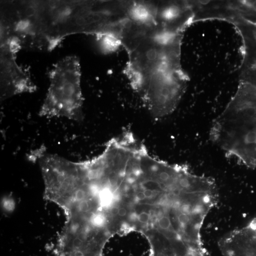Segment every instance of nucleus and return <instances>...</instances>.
<instances>
[{
  "label": "nucleus",
  "instance_id": "9",
  "mask_svg": "<svg viewBox=\"0 0 256 256\" xmlns=\"http://www.w3.org/2000/svg\"><path fill=\"white\" fill-rule=\"evenodd\" d=\"M149 213L146 212H142L139 213L138 216V220L141 223H146L149 220Z\"/></svg>",
  "mask_w": 256,
  "mask_h": 256
},
{
  "label": "nucleus",
  "instance_id": "13",
  "mask_svg": "<svg viewBox=\"0 0 256 256\" xmlns=\"http://www.w3.org/2000/svg\"><path fill=\"white\" fill-rule=\"evenodd\" d=\"M119 210V208L118 207H113V208H111L110 212L113 215L115 216L118 215Z\"/></svg>",
  "mask_w": 256,
  "mask_h": 256
},
{
  "label": "nucleus",
  "instance_id": "6",
  "mask_svg": "<svg viewBox=\"0 0 256 256\" xmlns=\"http://www.w3.org/2000/svg\"><path fill=\"white\" fill-rule=\"evenodd\" d=\"M158 5V1H128L127 18L143 25L155 26Z\"/></svg>",
  "mask_w": 256,
  "mask_h": 256
},
{
  "label": "nucleus",
  "instance_id": "1",
  "mask_svg": "<svg viewBox=\"0 0 256 256\" xmlns=\"http://www.w3.org/2000/svg\"><path fill=\"white\" fill-rule=\"evenodd\" d=\"M210 137L227 156L256 168V87L240 81L235 94L212 123Z\"/></svg>",
  "mask_w": 256,
  "mask_h": 256
},
{
  "label": "nucleus",
  "instance_id": "3",
  "mask_svg": "<svg viewBox=\"0 0 256 256\" xmlns=\"http://www.w3.org/2000/svg\"><path fill=\"white\" fill-rule=\"evenodd\" d=\"M188 81L180 61L167 62L152 73L136 92L150 114L161 118L176 109L186 90Z\"/></svg>",
  "mask_w": 256,
  "mask_h": 256
},
{
  "label": "nucleus",
  "instance_id": "8",
  "mask_svg": "<svg viewBox=\"0 0 256 256\" xmlns=\"http://www.w3.org/2000/svg\"><path fill=\"white\" fill-rule=\"evenodd\" d=\"M96 37L100 48L106 54L116 51L122 46L120 38L112 33L100 34Z\"/></svg>",
  "mask_w": 256,
  "mask_h": 256
},
{
  "label": "nucleus",
  "instance_id": "11",
  "mask_svg": "<svg viewBox=\"0 0 256 256\" xmlns=\"http://www.w3.org/2000/svg\"><path fill=\"white\" fill-rule=\"evenodd\" d=\"M136 196H137V198L139 200H143L145 198H146L145 196L143 191H138L136 193Z\"/></svg>",
  "mask_w": 256,
  "mask_h": 256
},
{
  "label": "nucleus",
  "instance_id": "2",
  "mask_svg": "<svg viewBox=\"0 0 256 256\" xmlns=\"http://www.w3.org/2000/svg\"><path fill=\"white\" fill-rule=\"evenodd\" d=\"M48 76L49 87L39 115L82 120L84 97L79 58L69 56L62 58L52 67Z\"/></svg>",
  "mask_w": 256,
  "mask_h": 256
},
{
  "label": "nucleus",
  "instance_id": "4",
  "mask_svg": "<svg viewBox=\"0 0 256 256\" xmlns=\"http://www.w3.org/2000/svg\"><path fill=\"white\" fill-rule=\"evenodd\" d=\"M181 38L182 34L155 32L127 52L129 60L124 73L133 90L165 62L180 57Z\"/></svg>",
  "mask_w": 256,
  "mask_h": 256
},
{
  "label": "nucleus",
  "instance_id": "10",
  "mask_svg": "<svg viewBox=\"0 0 256 256\" xmlns=\"http://www.w3.org/2000/svg\"><path fill=\"white\" fill-rule=\"evenodd\" d=\"M146 198H149L153 195L154 191L150 189H146L143 190Z\"/></svg>",
  "mask_w": 256,
  "mask_h": 256
},
{
  "label": "nucleus",
  "instance_id": "5",
  "mask_svg": "<svg viewBox=\"0 0 256 256\" xmlns=\"http://www.w3.org/2000/svg\"><path fill=\"white\" fill-rule=\"evenodd\" d=\"M16 53L5 46H1V97L3 101L23 93H32L36 87L28 74L18 65Z\"/></svg>",
  "mask_w": 256,
  "mask_h": 256
},
{
  "label": "nucleus",
  "instance_id": "12",
  "mask_svg": "<svg viewBox=\"0 0 256 256\" xmlns=\"http://www.w3.org/2000/svg\"><path fill=\"white\" fill-rule=\"evenodd\" d=\"M126 214H127V211L125 208H119L118 215L120 217H124L126 215Z\"/></svg>",
  "mask_w": 256,
  "mask_h": 256
},
{
  "label": "nucleus",
  "instance_id": "7",
  "mask_svg": "<svg viewBox=\"0 0 256 256\" xmlns=\"http://www.w3.org/2000/svg\"><path fill=\"white\" fill-rule=\"evenodd\" d=\"M243 38L244 55L242 69L256 64V22L242 19L233 21Z\"/></svg>",
  "mask_w": 256,
  "mask_h": 256
}]
</instances>
